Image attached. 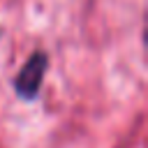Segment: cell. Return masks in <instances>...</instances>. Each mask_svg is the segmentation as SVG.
<instances>
[{
  "mask_svg": "<svg viewBox=\"0 0 148 148\" xmlns=\"http://www.w3.org/2000/svg\"><path fill=\"white\" fill-rule=\"evenodd\" d=\"M46 72H49V53L42 49H35L12 79L14 92L23 102H35L42 92V83H44Z\"/></svg>",
  "mask_w": 148,
  "mask_h": 148,
  "instance_id": "1",
  "label": "cell"
}]
</instances>
